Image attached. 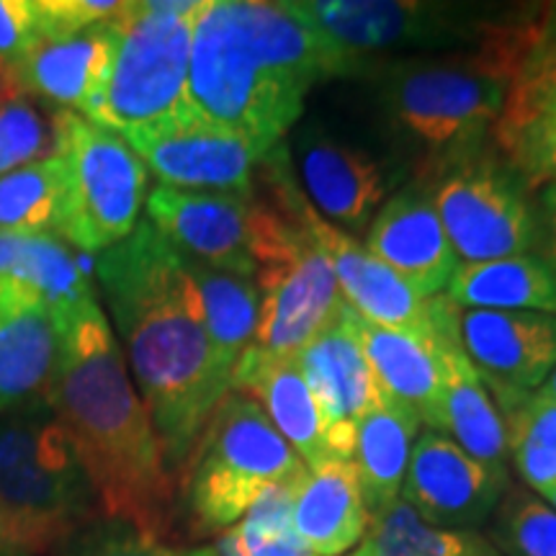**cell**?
I'll return each instance as SVG.
<instances>
[{"label": "cell", "mask_w": 556, "mask_h": 556, "mask_svg": "<svg viewBox=\"0 0 556 556\" xmlns=\"http://www.w3.org/2000/svg\"><path fill=\"white\" fill-rule=\"evenodd\" d=\"M96 281L165 467L184 471L208 415L232 389L208 340L204 309L178 250L148 219L96 261Z\"/></svg>", "instance_id": "6da1fadb"}, {"label": "cell", "mask_w": 556, "mask_h": 556, "mask_svg": "<svg viewBox=\"0 0 556 556\" xmlns=\"http://www.w3.org/2000/svg\"><path fill=\"white\" fill-rule=\"evenodd\" d=\"M52 413L86 469L103 516L152 539L168 536L173 475L99 302L62 317Z\"/></svg>", "instance_id": "7a4b0ae2"}, {"label": "cell", "mask_w": 556, "mask_h": 556, "mask_svg": "<svg viewBox=\"0 0 556 556\" xmlns=\"http://www.w3.org/2000/svg\"><path fill=\"white\" fill-rule=\"evenodd\" d=\"M353 75L336 45L283 3L204 0L191 41V106L274 150L319 83Z\"/></svg>", "instance_id": "3957f363"}, {"label": "cell", "mask_w": 556, "mask_h": 556, "mask_svg": "<svg viewBox=\"0 0 556 556\" xmlns=\"http://www.w3.org/2000/svg\"><path fill=\"white\" fill-rule=\"evenodd\" d=\"M364 75L397 144L415 157L417 184L430 186L458 163L482 155L510 80L482 54L384 60Z\"/></svg>", "instance_id": "277c9868"}, {"label": "cell", "mask_w": 556, "mask_h": 556, "mask_svg": "<svg viewBox=\"0 0 556 556\" xmlns=\"http://www.w3.org/2000/svg\"><path fill=\"white\" fill-rule=\"evenodd\" d=\"M90 479L52 407L0 415V523L26 554L50 552L86 528Z\"/></svg>", "instance_id": "5b68a950"}, {"label": "cell", "mask_w": 556, "mask_h": 556, "mask_svg": "<svg viewBox=\"0 0 556 556\" xmlns=\"http://www.w3.org/2000/svg\"><path fill=\"white\" fill-rule=\"evenodd\" d=\"M307 471L258 402L229 389L180 471L193 533L229 531L268 490L302 482Z\"/></svg>", "instance_id": "8992f818"}, {"label": "cell", "mask_w": 556, "mask_h": 556, "mask_svg": "<svg viewBox=\"0 0 556 556\" xmlns=\"http://www.w3.org/2000/svg\"><path fill=\"white\" fill-rule=\"evenodd\" d=\"M201 9L204 0L124 3L111 16L114 62L88 119L124 137L189 109L191 41Z\"/></svg>", "instance_id": "52a82bcc"}, {"label": "cell", "mask_w": 556, "mask_h": 556, "mask_svg": "<svg viewBox=\"0 0 556 556\" xmlns=\"http://www.w3.org/2000/svg\"><path fill=\"white\" fill-rule=\"evenodd\" d=\"M58 235L86 253L129 238L148 201L150 173L127 139L75 111L60 114Z\"/></svg>", "instance_id": "ba28073f"}, {"label": "cell", "mask_w": 556, "mask_h": 556, "mask_svg": "<svg viewBox=\"0 0 556 556\" xmlns=\"http://www.w3.org/2000/svg\"><path fill=\"white\" fill-rule=\"evenodd\" d=\"M144 206L150 225L180 255L245 278L258 276L263 263L287 248L299 227L255 191H184L157 184Z\"/></svg>", "instance_id": "9c48e42d"}, {"label": "cell", "mask_w": 556, "mask_h": 556, "mask_svg": "<svg viewBox=\"0 0 556 556\" xmlns=\"http://www.w3.org/2000/svg\"><path fill=\"white\" fill-rule=\"evenodd\" d=\"M291 9L336 45L364 75L394 52L482 45L497 13L484 5L415 3V0H289Z\"/></svg>", "instance_id": "30bf717a"}, {"label": "cell", "mask_w": 556, "mask_h": 556, "mask_svg": "<svg viewBox=\"0 0 556 556\" xmlns=\"http://www.w3.org/2000/svg\"><path fill=\"white\" fill-rule=\"evenodd\" d=\"M263 165H266L270 201L281 212H287L291 219H296L299 225L307 229L309 238L317 242L325 258L330 261L340 294H343L348 307L358 312L368 323L381 325V328L405 330L435 340L433 296L428 299L417 294L405 278L394 274L377 255L368 253L366 245H361L343 229L332 227L330 222L319 217L315 206L291 180L287 150H283L281 142L263 157Z\"/></svg>", "instance_id": "8fae6325"}, {"label": "cell", "mask_w": 556, "mask_h": 556, "mask_svg": "<svg viewBox=\"0 0 556 556\" xmlns=\"http://www.w3.org/2000/svg\"><path fill=\"white\" fill-rule=\"evenodd\" d=\"M458 263L528 255L536 248V206L503 157L477 155L430 184Z\"/></svg>", "instance_id": "7c38bea8"}, {"label": "cell", "mask_w": 556, "mask_h": 556, "mask_svg": "<svg viewBox=\"0 0 556 556\" xmlns=\"http://www.w3.org/2000/svg\"><path fill=\"white\" fill-rule=\"evenodd\" d=\"M124 139L160 184L184 191L250 193L255 168L270 152L193 106Z\"/></svg>", "instance_id": "4fadbf2b"}, {"label": "cell", "mask_w": 556, "mask_h": 556, "mask_svg": "<svg viewBox=\"0 0 556 556\" xmlns=\"http://www.w3.org/2000/svg\"><path fill=\"white\" fill-rule=\"evenodd\" d=\"M255 283L261 315L253 345L270 356H296L336 323L345 304L330 261L302 225L294 240L258 268Z\"/></svg>", "instance_id": "5bb4252c"}, {"label": "cell", "mask_w": 556, "mask_h": 556, "mask_svg": "<svg viewBox=\"0 0 556 556\" xmlns=\"http://www.w3.org/2000/svg\"><path fill=\"white\" fill-rule=\"evenodd\" d=\"M458 343L503 415L523 405L556 366V315L458 309Z\"/></svg>", "instance_id": "9a60e30c"}, {"label": "cell", "mask_w": 556, "mask_h": 556, "mask_svg": "<svg viewBox=\"0 0 556 556\" xmlns=\"http://www.w3.org/2000/svg\"><path fill=\"white\" fill-rule=\"evenodd\" d=\"M507 486V471L490 469L451 438L426 430L409 456L400 497L430 526L471 531L492 518Z\"/></svg>", "instance_id": "2e32d148"}, {"label": "cell", "mask_w": 556, "mask_h": 556, "mask_svg": "<svg viewBox=\"0 0 556 556\" xmlns=\"http://www.w3.org/2000/svg\"><path fill=\"white\" fill-rule=\"evenodd\" d=\"M299 178L315 212L345 235L366 232L400 176L358 144L307 131L296 144Z\"/></svg>", "instance_id": "e0dca14e"}, {"label": "cell", "mask_w": 556, "mask_h": 556, "mask_svg": "<svg viewBox=\"0 0 556 556\" xmlns=\"http://www.w3.org/2000/svg\"><path fill=\"white\" fill-rule=\"evenodd\" d=\"M364 245L428 299L446 291L458 268L454 248L438 217L433 191L417 180L379 208L366 229Z\"/></svg>", "instance_id": "ac0fdd59"}, {"label": "cell", "mask_w": 556, "mask_h": 556, "mask_svg": "<svg viewBox=\"0 0 556 556\" xmlns=\"http://www.w3.org/2000/svg\"><path fill=\"white\" fill-rule=\"evenodd\" d=\"M232 392L258 402L309 471L340 458L336 438L296 356H270L250 345L232 371Z\"/></svg>", "instance_id": "d6986e66"}, {"label": "cell", "mask_w": 556, "mask_h": 556, "mask_svg": "<svg viewBox=\"0 0 556 556\" xmlns=\"http://www.w3.org/2000/svg\"><path fill=\"white\" fill-rule=\"evenodd\" d=\"M435 343L443 366V397L435 433H443L471 458L490 469L507 471L505 420L486 392L477 368L458 343V307L446 304L435 323Z\"/></svg>", "instance_id": "ffe728a7"}, {"label": "cell", "mask_w": 556, "mask_h": 556, "mask_svg": "<svg viewBox=\"0 0 556 556\" xmlns=\"http://www.w3.org/2000/svg\"><path fill=\"white\" fill-rule=\"evenodd\" d=\"M62 356V319L3 289L0 307V415L52 407Z\"/></svg>", "instance_id": "44dd1931"}, {"label": "cell", "mask_w": 556, "mask_h": 556, "mask_svg": "<svg viewBox=\"0 0 556 556\" xmlns=\"http://www.w3.org/2000/svg\"><path fill=\"white\" fill-rule=\"evenodd\" d=\"M114 50V21L106 18L67 37L41 41L11 67L26 96L88 119L109 80Z\"/></svg>", "instance_id": "7402d4cb"}, {"label": "cell", "mask_w": 556, "mask_h": 556, "mask_svg": "<svg viewBox=\"0 0 556 556\" xmlns=\"http://www.w3.org/2000/svg\"><path fill=\"white\" fill-rule=\"evenodd\" d=\"M296 361L332 430L338 456L351 462L356 422L381 400L358 340L338 315L330 328L296 353Z\"/></svg>", "instance_id": "603a6c76"}, {"label": "cell", "mask_w": 556, "mask_h": 556, "mask_svg": "<svg viewBox=\"0 0 556 556\" xmlns=\"http://www.w3.org/2000/svg\"><path fill=\"white\" fill-rule=\"evenodd\" d=\"M340 319L358 340L381 394L415 409L422 426L435 430L443 397V366L438 343L415 332L381 328L368 323L348 304Z\"/></svg>", "instance_id": "cb8c5ba5"}, {"label": "cell", "mask_w": 556, "mask_h": 556, "mask_svg": "<svg viewBox=\"0 0 556 556\" xmlns=\"http://www.w3.org/2000/svg\"><path fill=\"white\" fill-rule=\"evenodd\" d=\"M0 287L45 304L60 319L99 302L93 278L54 232H0Z\"/></svg>", "instance_id": "d4e9b609"}, {"label": "cell", "mask_w": 556, "mask_h": 556, "mask_svg": "<svg viewBox=\"0 0 556 556\" xmlns=\"http://www.w3.org/2000/svg\"><path fill=\"white\" fill-rule=\"evenodd\" d=\"M291 526L312 556H343L364 541L368 510L353 462L307 471L291 497Z\"/></svg>", "instance_id": "484cf974"}, {"label": "cell", "mask_w": 556, "mask_h": 556, "mask_svg": "<svg viewBox=\"0 0 556 556\" xmlns=\"http://www.w3.org/2000/svg\"><path fill=\"white\" fill-rule=\"evenodd\" d=\"M420 426L422 422L415 409L389 400L384 394L356 422L351 462L356 469L368 518L400 500Z\"/></svg>", "instance_id": "4316f807"}, {"label": "cell", "mask_w": 556, "mask_h": 556, "mask_svg": "<svg viewBox=\"0 0 556 556\" xmlns=\"http://www.w3.org/2000/svg\"><path fill=\"white\" fill-rule=\"evenodd\" d=\"M446 299L458 309L556 315V281L536 253L486 263H458L446 287Z\"/></svg>", "instance_id": "83f0119b"}, {"label": "cell", "mask_w": 556, "mask_h": 556, "mask_svg": "<svg viewBox=\"0 0 556 556\" xmlns=\"http://www.w3.org/2000/svg\"><path fill=\"white\" fill-rule=\"evenodd\" d=\"M180 255V253H178ZM186 274L199 291L208 340L225 371L232 374L242 353L253 345L261 315V289L245 278L180 255Z\"/></svg>", "instance_id": "f1b7e54d"}, {"label": "cell", "mask_w": 556, "mask_h": 556, "mask_svg": "<svg viewBox=\"0 0 556 556\" xmlns=\"http://www.w3.org/2000/svg\"><path fill=\"white\" fill-rule=\"evenodd\" d=\"M475 52L495 65L510 86L556 83V3H541L516 18L497 13Z\"/></svg>", "instance_id": "f546056e"}, {"label": "cell", "mask_w": 556, "mask_h": 556, "mask_svg": "<svg viewBox=\"0 0 556 556\" xmlns=\"http://www.w3.org/2000/svg\"><path fill=\"white\" fill-rule=\"evenodd\" d=\"M358 556H500L490 539L477 531H451L422 520L405 500H394L368 518Z\"/></svg>", "instance_id": "4dcf8cb0"}, {"label": "cell", "mask_w": 556, "mask_h": 556, "mask_svg": "<svg viewBox=\"0 0 556 556\" xmlns=\"http://www.w3.org/2000/svg\"><path fill=\"white\" fill-rule=\"evenodd\" d=\"M60 227L58 157L0 176V232H54Z\"/></svg>", "instance_id": "1f68e13d"}, {"label": "cell", "mask_w": 556, "mask_h": 556, "mask_svg": "<svg viewBox=\"0 0 556 556\" xmlns=\"http://www.w3.org/2000/svg\"><path fill=\"white\" fill-rule=\"evenodd\" d=\"M503 420L513 467L531 490L546 497L556 490V405L531 394Z\"/></svg>", "instance_id": "d6a6232c"}, {"label": "cell", "mask_w": 556, "mask_h": 556, "mask_svg": "<svg viewBox=\"0 0 556 556\" xmlns=\"http://www.w3.org/2000/svg\"><path fill=\"white\" fill-rule=\"evenodd\" d=\"M296 484L268 490L238 526L222 533L214 548L217 556H312L291 526V497Z\"/></svg>", "instance_id": "836d02e7"}, {"label": "cell", "mask_w": 556, "mask_h": 556, "mask_svg": "<svg viewBox=\"0 0 556 556\" xmlns=\"http://www.w3.org/2000/svg\"><path fill=\"white\" fill-rule=\"evenodd\" d=\"M60 114L62 109L39 106L26 93L0 109V176L58 155Z\"/></svg>", "instance_id": "e575fe53"}, {"label": "cell", "mask_w": 556, "mask_h": 556, "mask_svg": "<svg viewBox=\"0 0 556 556\" xmlns=\"http://www.w3.org/2000/svg\"><path fill=\"white\" fill-rule=\"evenodd\" d=\"M490 544L500 556H556V510L526 490H510L492 513Z\"/></svg>", "instance_id": "d590c367"}, {"label": "cell", "mask_w": 556, "mask_h": 556, "mask_svg": "<svg viewBox=\"0 0 556 556\" xmlns=\"http://www.w3.org/2000/svg\"><path fill=\"white\" fill-rule=\"evenodd\" d=\"M490 137L528 189L539 191L541 186L556 184V124L544 119H497Z\"/></svg>", "instance_id": "8d00e7d4"}, {"label": "cell", "mask_w": 556, "mask_h": 556, "mask_svg": "<svg viewBox=\"0 0 556 556\" xmlns=\"http://www.w3.org/2000/svg\"><path fill=\"white\" fill-rule=\"evenodd\" d=\"M54 556H217L214 548H176L119 520H90Z\"/></svg>", "instance_id": "74e56055"}, {"label": "cell", "mask_w": 556, "mask_h": 556, "mask_svg": "<svg viewBox=\"0 0 556 556\" xmlns=\"http://www.w3.org/2000/svg\"><path fill=\"white\" fill-rule=\"evenodd\" d=\"M124 3L114 0H34L41 41L67 37L114 16ZM39 41V45H41Z\"/></svg>", "instance_id": "f35d334b"}, {"label": "cell", "mask_w": 556, "mask_h": 556, "mask_svg": "<svg viewBox=\"0 0 556 556\" xmlns=\"http://www.w3.org/2000/svg\"><path fill=\"white\" fill-rule=\"evenodd\" d=\"M39 41L34 0H0V60L16 65Z\"/></svg>", "instance_id": "ab89813d"}, {"label": "cell", "mask_w": 556, "mask_h": 556, "mask_svg": "<svg viewBox=\"0 0 556 556\" xmlns=\"http://www.w3.org/2000/svg\"><path fill=\"white\" fill-rule=\"evenodd\" d=\"M497 119H544L556 124V83L510 86Z\"/></svg>", "instance_id": "60d3db41"}, {"label": "cell", "mask_w": 556, "mask_h": 556, "mask_svg": "<svg viewBox=\"0 0 556 556\" xmlns=\"http://www.w3.org/2000/svg\"><path fill=\"white\" fill-rule=\"evenodd\" d=\"M536 206V248L533 253L546 263L556 281V184L541 186L533 197Z\"/></svg>", "instance_id": "b9f144b4"}, {"label": "cell", "mask_w": 556, "mask_h": 556, "mask_svg": "<svg viewBox=\"0 0 556 556\" xmlns=\"http://www.w3.org/2000/svg\"><path fill=\"white\" fill-rule=\"evenodd\" d=\"M18 96H24V88H21L16 73H13L9 62L0 60V109H3L5 103L16 101Z\"/></svg>", "instance_id": "7bdbcfd3"}, {"label": "cell", "mask_w": 556, "mask_h": 556, "mask_svg": "<svg viewBox=\"0 0 556 556\" xmlns=\"http://www.w3.org/2000/svg\"><path fill=\"white\" fill-rule=\"evenodd\" d=\"M536 394L539 400H544V402H554L556 405V366H554V371L548 374V379L544 381V384H541V389H536Z\"/></svg>", "instance_id": "ee69618b"}, {"label": "cell", "mask_w": 556, "mask_h": 556, "mask_svg": "<svg viewBox=\"0 0 556 556\" xmlns=\"http://www.w3.org/2000/svg\"><path fill=\"white\" fill-rule=\"evenodd\" d=\"M0 556H29V554L21 552L16 546H9V548H0Z\"/></svg>", "instance_id": "f6af8a7d"}, {"label": "cell", "mask_w": 556, "mask_h": 556, "mask_svg": "<svg viewBox=\"0 0 556 556\" xmlns=\"http://www.w3.org/2000/svg\"><path fill=\"white\" fill-rule=\"evenodd\" d=\"M9 546H13V544L9 541V536H5V528H3V523H0V548H9Z\"/></svg>", "instance_id": "bcb514c9"}, {"label": "cell", "mask_w": 556, "mask_h": 556, "mask_svg": "<svg viewBox=\"0 0 556 556\" xmlns=\"http://www.w3.org/2000/svg\"><path fill=\"white\" fill-rule=\"evenodd\" d=\"M546 500H548V505H552V507H554V510H556V490H554V492H548V495H546Z\"/></svg>", "instance_id": "7dc6e473"}, {"label": "cell", "mask_w": 556, "mask_h": 556, "mask_svg": "<svg viewBox=\"0 0 556 556\" xmlns=\"http://www.w3.org/2000/svg\"><path fill=\"white\" fill-rule=\"evenodd\" d=\"M0 307H3V287H0Z\"/></svg>", "instance_id": "c3c4849f"}, {"label": "cell", "mask_w": 556, "mask_h": 556, "mask_svg": "<svg viewBox=\"0 0 556 556\" xmlns=\"http://www.w3.org/2000/svg\"><path fill=\"white\" fill-rule=\"evenodd\" d=\"M348 556H358V554H356V552H353V554H348Z\"/></svg>", "instance_id": "681fc988"}]
</instances>
